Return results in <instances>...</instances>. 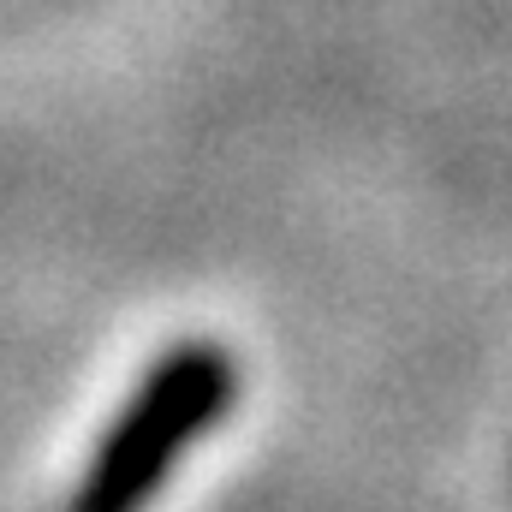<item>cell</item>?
<instances>
[{
	"instance_id": "cell-1",
	"label": "cell",
	"mask_w": 512,
	"mask_h": 512,
	"mask_svg": "<svg viewBox=\"0 0 512 512\" xmlns=\"http://www.w3.org/2000/svg\"><path fill=\"white\" fill-rule=\"evenodd\" d=\"M227 399H233V358L221 346H209V340L173 346L137 382V393L114 417V429L102 435V447H96V459L78 483V507L120 512L149 501L167 483L173 459L215 429Z\"/></svg>"
}]
</instances>
